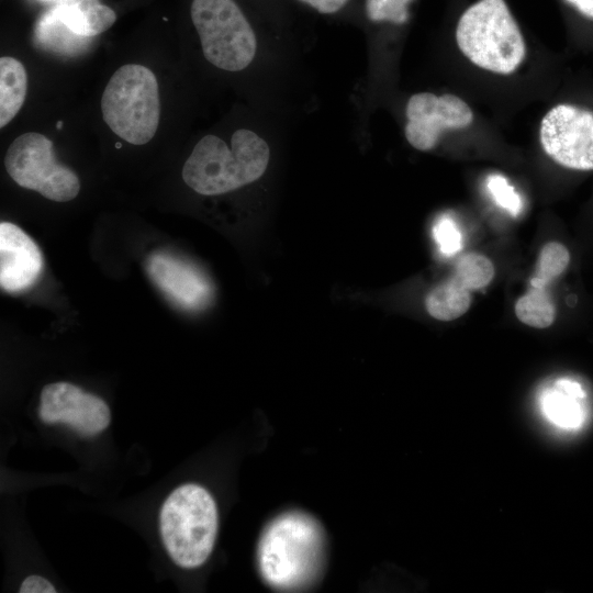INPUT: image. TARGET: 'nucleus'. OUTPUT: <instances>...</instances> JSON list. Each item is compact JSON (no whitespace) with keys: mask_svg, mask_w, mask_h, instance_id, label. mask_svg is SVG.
<instances>
[{"mask_svg":"<svg viewBox=\"0 0 593 593\" xmlns=\"http://www.w3.org/2000/svg\"><path fill=\"white\" fill-rule=\"evenodd\" d=\"M412 0H366L367 16L373 22L388 21L403 24L409 18L407 5Z\"/></svg>","mask_w":593,"mask_h":593,"instance_id":"20","label":"nucleus"},{"mask_svg":"<svg viewBox=\"0 0 593 593\" xmlns=\"http://www.w3.org/2000/svg\"><path fill=\"white\" fill-rule=\"evenodd\" d=\"M433 232L443 254L450 256L460 249V232L449 217L439 219L435 224Z\"/></svg>","mask_w":593,"mask_h":593,"instance_id":"22","label":"nucleus"},{"mask_svg":"<svg viewBox=\"0 0 593 593\" xmlns=\"http://www.w3.org/2000/svg\"><path fill=\"white\" fill-rule=\"evenodd\" d=\"M539 139L557 164L593 170V112L573 104H558L542 118Z\"/></svg>","mask_w":593,"mask_h":593,"instance_id":"8","label":"nucleus"},{"mask_svg":"<svg viewBox=\"0 0 593 593\" xmlns=\"http://www.w3.org/2000/svg\"><path fill=\"white\" fill-rule=\"evenodd\" d=\"M43 270V256L35 242L18 225L0 224V286L10 293L33 287Z\"/></svg>","mask_w":593,"mask_h":593,"instance_id":"12","label":"nucleus"},{"mask_svg":"<svg viewBox=\"0 0 593 593\" xmlns=\"http://www.w3.org/2000/svg\"><path fill=\"white\" fill-rule=\"evenodd\" d=\"M219 526L216 503L202 485L187 483L175 489L159 513L164 546L181 568L202 566L213 551Z\"/></svg>","mask_w":593,"mask_h":593,"instance_id":"3","label":"nucleus"},{"mask_svg":"<svg viewBox=\"0 0 593 593\" xmlns=\"http://www.w3.org/2000/svg\"><path fill=\"white\" fill-rule=\"evenodd\" d=\"M4 167L20 187L52 201H70L80 191L77 174L57 161L53 142L40 133L18 136L7 150Z\"/></svg>","mask_w":593,"mask_h":593,"instance_id":"7","label":"nucleus"},{"mask_svg":"<svg viewBox=\"0 0 593 593\" xmlns=\"http://www.w3.org/2000/svg\"><path fill=\"white\" fill-rule=\"evenodd\" d=\"M60 126H61V122H58L57 127L60 128Z\"/></svg>","mask_w":593,"mask_h":593,"instance_id":"27","label":"nucleus"},{"mask_svg":"<svg viewBox=\"0 0 593 593\" xmlns=\"http://www.w3.org/2000/svg\"><path fill=\"white\" fill-rule=\"evenodd\" d=\"M40 418L46 424L64 423L81 436H94L111 419L108 404L69 382L45 385L41 392Z\"/></svg>","mask_w":593,"mask_h":593,"instance_id":"10","label":"nucleus"},{"mask_svg":"<svg viewBox=\"0 0 593 593\" xmlns=\"http://www.w3.org/2000/svg\"><path fill=\"white\" fill-rule=\"evenodd\" d=\"M405 114V137L418 150L434 148L441 132L465 128L473 121L470 107L451 93H415L407 101Z\"/></svg>","mask_w":593,"mask_h":593,"instance_id":"9","label":"nucleus"},{"mask_svg":"<svg viewBox=\"0 0 593 593\" xmlns=\"http://www.w3.org/2000/svg\"><path fill=\"white\" fill-rule=\"evenodd\" d=\"M517 318L532 327L546 328L556 318L555 303L545 288L530 287L515 304Z\"/></svg>","mask_w":593,"mask_h":593,"instance_id":"17","label":"nucleus"},{"mask_svg":"<svg viewBox=\"0 0 593 593\" xmlns=\"http://www.w3.org/2000/svg\"><path fill=\"white\" fill-rule=\"evenodd\" d=\"M47 1H54L55 4H69V3H74L80 0H47Z\"/></svg>","mask_w":593,"mask_h":593,"instance_id":"26","label":"nucleus"},{"mask_svg":"<svg viewBox=\"0 0 593 593\" xmlns=\"http://www.w3.org/2000/svg\"><path fill=\"white\" fill-rule=\"evenodd\" d=\"M573 5L581 14L593 19V0H566Z\"/></svg>","mask_w":593,"mask_h":593,"instance_id":"25","label":"nucleus"},{"mask_svg":"<svg viewBox=\"0 0 593 593\" xmlns=\"http://www.w3.org/2000/svg\"><path fill=\"white\" fill-rule=\"evenodd\" d=\"M488 187L499 205L506 209L513 216L521 210V200L506 179L500 175L489 177Z\"/></svg>","mask_w":593,"mask_h":593,"instance_id":"21","label":"nucleus"},{"mask_svg":"<svg viewBox=\"0 0 593 593\" xmlns=\"http://www.w3.org/2000/svg\"><path fill=\"white\" fill-rule=\"evenodd\" d=\"M452 277L470 291L479 290L492 281L494 266L488 257L469 253L457 261Z\"/></svg>","mask_w":593,"mask_h":593,"instance_id":"19","label":"nucleus"},{"mask_svg":"<svg viewBox=\"0 0 593 593\" xmlns=\"http://www.w3.org/2000/svg\"><path fill=\"white\" fill-rule=\"evenodd\" d=\"M102 116L110 130L133 145H144L155 135L160 119L158 82L142 65L127 64L110 78L102 98Z\"/></svg>","mask_w":593,"mask_h":593,"instance_id":"5","label":"nucleus"},{"mask_svg":"<svg viewBox=\"0 0 593 593\" xmlns=\"http://www.w3.org/2000/svg\"><path fill=\"white\" fill-rule=\"evenodd\" d=\"M153 282L174 304L188 311L204 309L212 299L210 280L193 265L167 253L147 259Z\"/></svg>","mask_w":593,"mask_h":593,"instance_id":"11","label":"nucleus"},{"mask_svg":"<svg viewBox=\"0 0 593 593\" xmlns=\"http://www.w3.org/2000/svg\"><path fill=\"white\" fill-rule=\"evenodd\" d=\"M51 10L70 32L80 37L97 36L109 30L116 20L115 12L99 0L55 4Z\"/></svg>","mask_w":593,"mask_h":593,"instance_id":"14","label":"nucleus"},{"mask_svg":"<svg viewBox=\"0 0 593 593\" xmlns=\"http://www.w3.org/2000/svg\"><path fill=\"white\" fill-rule=\"evenodd\" d=\"M21 593H55V586L45 578L30 575L24 579L20 586Z\"/></svg>","mask_w":593,"mask_h":593,"instance_id":"23","label":"nucleus"},{"mask_svg":"<svg viewBox=\"0 0 593 593\" xmlns=\"http://www.w3.org/2000/svg\"><path fill=\"white\" fill-rule=\"evenodd\" d=\"M569 262L570 254L564 245L558 242L546 244L540 250L530 287L547 289L567 269Z\"/></svg>","mask_w":593,"mask_h":593,"instance_id":"18","label":"nucleus"},{"mask_svg":"<svg viewBox=\"0 0 593 593\" xmlns=\"http://www.w3.org/2000/svg\"><path fill=\"white\" fill-rule=\"evenodd\" d=\"M456 42L471 63L495 74H512L526 55L524 37L504 0L470 5L458 21Z\"/></svg>","mask_w":593,"mask_h":593,"instance_id":"4","label":"nucleus"},{"mask_svg":"<svg viewBox=\"0 0 593 593\" xmlns=\"http://www.w3.org/2000/svg\"><path fill=\"white\" fill-rule=\"evenodd\" d=\"M585 392L570 379H558L542 388L537 398L539 413L552 427L571 432L581 429L588 421Z\"/></svg>","mask_w":593,"mask_h":593,"instance_id":"13","label":"nucleus"},{"mask_svg":"<svg viewBox=\"0 0 593 593\" xmlns=\"http://www.w3.org/2000/svg\"><path fill=\"white\" fill-rule=\"evenodd\" d=\"M321 13H335L340 10L348 0H300Z\"/></svg>","mask_w":593,"mask_h":593,"instance_id":"24","label":"nucleus"},{"mask_svg":"<svg viewBox=\"0 0 593 593\" xmlns=\"http://www.w3.org/2000/svg\"><path fill=\"white\" fill-rule=\"evenodd\" d=\"M325 556L321 524L301 511L284 512L264 529L257 549L261 578L273 589L296 591L320 575Z\"/></svg>","mask_w":593,"mask_h":593,"instance_id":"1","label":"nucleus"},{"mask_svg":"<svg viewBox=\"0 0 593 593\" xmlns=\"http://www.w3.org/2000/svg\"><path fill=\"white\" fill-rule=\"evenodd\" d=\"M190 13L209 63L239 71L253 61L256 35L234 0H193Z\"/></svg>","mask_w":593,"mask_h":593,"instance_id":"6","label":"nucleus"},{"mask_svg":"<svg viewBox=\"0 0 593 593\" xmlns=\"http://www.w3.org/2000/svg\"><path fill=\"white\" fill-rule=\"evenodd\" d=\"M27 91L23 64L9 56L0 58V127H4L22 108Z\"/></svg>","mask_w":593,"mask_h":593,"instance_id":"15","label":"nucleus"},{"mask_svg":"<svg viewBox=\"0 0 593 593\" xmlns=\"http://www.w3.org/2000/svg\"><path fill=\"white\" fill-rule=\"evenodd\" d=\"M231 145L214 135L202 137L182 167L187 186L200 194L216 195L259 179L270 158L266 141L250 130L239 128Z\"/></svg>","mask_w":593,"mask_h":593,"instance_id":"2","label":"nucleus"},{"mask_svg":"<svg viewBox=\"0 0 593 593\" xmlns=\"http://www.w3.org/2000/svg\"><path fill=\"white\" fill-rule=\"evenodd\" d=\"M471 304V291L451 276L435 287L425 299L428 314L439 321H452L463 315Z\"/></svg>","mask_w":593,"mask_h":593,"instance_id":"16","label":"nucleus"}]
</instances>
